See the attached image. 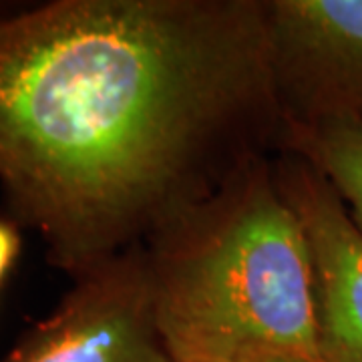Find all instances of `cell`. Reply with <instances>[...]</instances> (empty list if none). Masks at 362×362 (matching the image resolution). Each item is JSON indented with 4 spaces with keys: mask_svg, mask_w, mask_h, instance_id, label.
<instances>
[{
    "mask_svg": "<svg viewBox=\"0 0 362 362\" xmlns=\"http://www.w3.org/2000/svg\"><path fill=\"white\" fill-rule=\"evenodd\" d=\"M274 173L310 247L320 362H362V228L304 159L280 151Z\"/></svg>",
    "mask_w": 362,
    "mask_h": 362,
    "instance_id": "cell-5",
    "label": "cell"
},
{
    "mask_svg": "<svg viewBox=\"0 0 362 362\" xmlns=\"http://www.w3.org/2000/svg\"><path fill=\"white\" fill-rule=\"evenodd\" d=\"M246 362H320L302 356V354H292V352H268V354H258Z\"/></svg>",
    "mask_w": 362,
    "mask_h": 362,
    "instance_id": "cell-8",
    "label": "cell"
},
{
    "mask_svg": "<svg viewBox=\"0 0 362 362\" xmlns=\"http://www.w3.org/2000/svg\"><path fill=\"white\" fill-rule=\"evenodd\" d=\"M264 0L0 14V192L73 280L280 151Z\"/></svg>",
    "mask_w": 362,
    "mask_h": 362,
    "instance_id": "cell-1",
    "label": "cell"
},
{
    "mask_svg": "<svg viewBox=\"0 0 362 362\" xmlns=\"http://www.w3.org/2000/svg\"><path fill=\"white\" fill-rule=\"evenodd\" d=\"M264 14L284 127L362 121V0H264Z\"/></svg>",
    "mask_w": 362,
    "mask_h": 362,
    "instance_id": "cell-4",
    "label": "cell"
},
{
    "mask_svg": "<svg viewBox=\"0 0 362 362\" xmlns=\"http://www.w3.org/2000/svg\"><path fill=\"white\" fill-rule=\"evenodd\" d=\"M173 362L318 356L314 266L302 223L256 156L143 246Z\"/></svg>",
    "mask_w": 362,
    "mask_h": 362,
    "instance_id": "cell-2",
    "label": "cell"
},
{
    "mask_svg": "<svg viewBox=\"0 0 362 362\" xmlns=\"http://www.w3.org/2000/svg\"><path fill=\"white\" fill-rule=\"evenodd\" d=\"M280 151L304 159L328 181L362 228V121L286 125Z\"/></svg>",
    "mask_w": 362,
    "mask_h": 362,
    "instance_id": "cell-6",
    "label": "cell"
},
{
    "mask_svg": "<svg viewBox=\"0 0 362 362\" xmlns=\"http://www.w3.org/2000/svg\"><path fill=\"white\" fill-rule=\"evenodd\" d=\"M21 252V233L16 223L11 220H0V284L13 268L14 259Z\"/></svg>",
    "mask_w": 362,
    "mask_h": 362,
    "instance_id": "cell-7",
    "label": "cell"
},
{
    "mask_svg": "<svg viewBox=\"0 0 362 362\" xmlns=\"http://www.w3.org/2000/svg\"><path fill=\"white\" fill-rule=\"evenodd\" d=\"M0 362H173L143 246L75 278L51 316L30 326Z\"/></svg>",
    "mask_w": 362,
    "mask_h": 362,
    "instance_id": "cell-3",
    "label": "cell"
}]
</instances>
